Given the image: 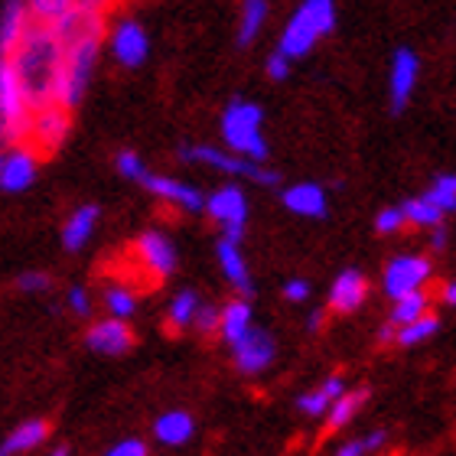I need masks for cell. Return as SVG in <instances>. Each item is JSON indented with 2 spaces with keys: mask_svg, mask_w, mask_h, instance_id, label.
Listing matches in <instances>:
<instances>
[{
  "mask_svg": "<svg viewBox=\"0 0 456 456\" xmlns=\"http://www.w3.org/2000/svg\"><path fill=\"white\" fill-rule=\"evenodd\" d=\"M365 401H369V388H346L339 398L333 401V408L326 411V434H339L342 428H349L355 414L365 408Z\"/></svg>",
  "mask_w": 456,
  "mask_h": 456,
  "instance_id": "4316f807",
  "label": "cell"
},
{
  "mask_svg": "<svg viewBox=\"0 0 456 456\" xmlns=\"http://www.w3.org/2000/svg\"><path fill=\"white\" fill-rule=\"evenodd\" d=\"M281 202L287 212H294L300 219H326L330 212V200L320 183H294L281 192Z\"/></svg>",
  "mask_w": 456,
  "mask_h": 456,
  "instance_id": "d6986e66",
  "label": "cell"
},
{
  "mask_svg": "<svg viewBox=\"0 0 456 456\" xmlns=\"http://www.w3.org/2000/svg\"><path fill=\"white\" fill-rule=\"evenodd\" d=\"M385 440H388V430H371V434H365V437L346 440V444L336 450V456H369V453H375V450L385 447Z\"/></svg>",
  "mask_w": 456,
  "mask_h": 456,
  "instance_id": "836d02e7",
  "label": "cell"
},
{
  "mask_svg": "<svg viewBox=\"0 0 456 456\" xmlns=\"http://www.w3.org/2000/svg\"><path fill=\"white\" fill-rule=\"evenodd\" d=\"M216 257H219V267L225 281L232 284V290H238V297H255V284H251V271H248V261L241 255V241H232V238H219L216 245Z\"/></svg>",
  "mask_w": 456,
  "mask_h": 456,
  "instance_id": "ffe728a7",
  "label": "cell"
},
{
  "mask_svg": "<svg viewBox=\"0 0 456 456\" xmlns=\"http://www.w3.org/2000/svg\"><path fill=\"white\" fill-rule=\"evenodd\" d=\"M49 437V424L43 418L23 420L20 428H13L7 437L0 440V456H23L33 453L39 444H46Z\"/></svg>",
  "mask_w": 456,
  "mask_h": 456,
  "instance_id": "603a6c76",
  "label": "cell"
},
{
  "mask_svg": "<svg viewBox=\"0 0 456 456\" xmlns=\"http://www.w3.org/2000/svg\"><path fill=\"white\" fill-rule=\"evenodd\" d=\"M391 316H388V323L395 326H404V323H414L418 316L430 314V297L424 294V290H414V294H404L398 297V300H391Z\"/></svg>",
  "mask_w": 456,
  "mask_h": 456,
  "instance_id": "f546056e",
  "label": "cell"
},
{
  "mask_svg": "<svg viewBox=\"0 0 456 456\" xmlns=\"http://www.w3.org/2000/svg\"><path fill=\"white\" fill-rule=\"evenodd\" d=\"M59 39H62V69H59V88L56 102L76 111L88 95V86L95 78L98 56H102V39H108V23L102 10L72 7L62 17L53 20Z\"/></svg>",
  "mask_w": 456,
  "mask_h": 456,
  "instance_id": "6da1fadb",
  "label": "cell"
},
{
  "mask_svg": "<svg viewBox=\"0 0 456 456\" xmlns=\"http://www.w3.org/2000/svg\"><path fill=\"white\" fill-rule=\"evenodd\" d=\"M434 206H440V209L447 212H456V173H440L437 180L430 183L428 192H424Z\"/></svg>",
  "mask_w": 456,
  "mask_h": 456,
  "instance_id": "d6a6232c",
  "label": "cell"
},
{
  "mask_svg": "<svg viewBox=\"0 0 456 456\" xmlns=\"http://www.w3.org/2000/svg\"><path fill=\"white\" fill-rule=\"evenodd\" d=\"M430 277H434V265L430 257L424 255H395L385 265V274H381V290L385 297L398 300L404 294H414V290H424Z\"/></svg>",
  "mask_w": 456,
  "mask_h": 456,
  "instance_id": "30bf717a",
  "label": "cell"
},
{
  "mask_svg": "<svg viewBox=\"0 0 456 456\" xmlns=\"http://www.w3.org/2000/svg\"><path fill=\"white\" fill-rule=\"evenodd\" d=\"M134 257L141 261V267L153 281L173 277V271L180 265V251L173 245V238L167 235V232H160V228H147V232L137 235V241H134Z\"/></svg>",
  "mask_w": 456,
  "mask_h": 456,
  "instance_id": "4fadbf2b",
  "label": "cell"
},
{
  "mask_svg": "<svg viewBox=\"0 0 456 456\" xmlns=\"http://www.w3.org/2000/svg\"><path fill=\"white\" fill-rule=\"evenodd\" d=\"M10 62L17 69L33 108L56 102L59 69H62V39H59L53 23L37 20L23 37V43L17 46V53L10 56Z\"/></svg>",
  "mask_w": 456,
  "mask_h": 456,
  "instance_id": "7a4b0ae2",
  "label": "cell"
},
{
  "mask_svg": "<svg viewBox=\"0 0 456 456\" xmlns=\"http://www.w3.org/2000/svg\"><path fill=\"white\" fill-rule=\"evenodd\" d=\"M404 225H408V216H404L401 206H388V209H381L375 216V232L379 235H398Z\"/></svg>",
  "mask_w": 456,
  "mask_h": 456,
  "instance_id": "d590c367",
  "label": "cell"
},
{
  "mask_svg": "<svg viewBox=\"0 0 456 456\" xmlns=\"http://www.w3.org/2000/svg\"><path fill=\"white\" fill-rule=\"evenodd\" d=\"M82 7H92V10H102V13H108L111 7H118L121 0H78Z\"/></svg>",
  "mask_w": 456,
  "mask_h": 456,
  "instance_id": "f6af8a7d",
  "label": "cell"
},
{
  "mask_svg": "<svg viewBox=\"0 0 456 456\" xmlns=\"http://www.w3.org/2000/svg\"><path fill=\"white\" fill-rule=\"evenodd\" d=\"M267 20H271V4H267V0H241V10H238L235 46L238 49L255 46L257 37L265 33Z\"/></svg>",
  "mask_w": 456,
  "mask_h": 456,
  "instance_id": "7402d4cb",
  "label": "cell"
},
{
  "mask_svg": "<svg viewBox=\"0 0 456 456\" xmlns=\"http://www.w3.org/2000/svg\"><path fill=\"white\" fill-rule=\"evenodd\" d=\"M447 241H450L447 228H444V225L430 228V248H434V251H444V248H447Z\"/></svg>",
  "mask_w": 456,
  "mask_h": 456,
  "instance_id": "ee69618b",
  "label": "cell"
},
{
  "mask_svg": "<svg viewBox=\"0 0 456 456\" xmlns=\"http://www.w3.org/2000/svg\"><path fill=\"white\" fill-rule=\"evenodd\" d=\"M320 326H323V314L316 310V314H310V320H306V330H310V333H316Z\"/></svg>",
  "mask_w": 456,
  "mask_h": 456,
  "instance_id": "bcb514c9",
  "label": "cell"
},
{
  "mask_svg": "<svg viewBox=\"0 0 456 456\" xmlns=\"http://www.w3.org/2000/svg\"><path fill=\"white\" fill-rule=\"evenodd\" d=\"M108 53L118 66L134 72L151 59V33L141 20L121 17L114 27H108Z\"/></svg>",
  "mask_w": 456,
  "mask_h": 456,
  "instance_id": "9c48e42d",
  "label": "cell"
},
{
  "mask_svg": "<svg viewBox=\"0 0 456 456\" xmlns=\"http://www.w3.org/2000/svg\"><path fill=\"white\" fill-rule=\"evenodd\" d=\"M206 216L222 228V238L241 241L248 228V196L241 186L225 183L206 196Z\"/></svg>",
  "mask_w": 456,
  "mask_h": 456,
  "instance_id": "ba28073f",
  "label": "cell"
},
{
  "mask_svg": "<svg viewBox=\"0 0 456 456\" xmlns=\"http://www.w3.org/2000/svg\"><path fill=\"white\" fill-rule=\"evenodd\" d=\"M369 300V277L362 274L359 267H346L339 271L330 287V310L333 314H355L362 304Z\"/></svg>",
  "mask_w": 456,
  "mask_h": 456,
  "instance_id": "ac0fdd59",
  "label": "cell"
},
{
  "mask_svg": "<svg viewBox=\"0 0 456 456\" xmlns=\"http://www.w3.org/2000/svg\"><path fill=\"white\" fill-rule=\"evenodd\" d=\"M437 333H440V316L424 314V316H418L414 323L398 326V336H395V346H398V349H414V346H420V342L434 339V336H437Z\"/></svg>",
  "mask_w": 456,
  "mask_h": 456,
  "instance_id": "83f0119b",
  "label": "cell"
},
{
  "mask_svg": "<svg viewBox=\"0 0 456 456\" xmlns=\"http://www.w3.org/2000/svg\"><path fill=\"white\" fill-rule=\"evenodd\" d=\"M333 29H336V0H300V7L290 13L284 33L277 39V53H284L290 62L304 59Z\"/></svg>",
  "mask_w": 456,
  "mask_h": 456,
  "instance_id": "277c9868",
  "label": "cell"
},
{
  "mask_svg": "<svg viewBox=\"0 0 456 456\" xmlns=\"http://www.w3.org/2000/svg\"><path fill=\"white\" fill-rule=\"evenodd\" d=\"M102 304H105L108 316H118V320H131V316L137 314V297H134V290L127 284L105 287Z\"/></svg>",
  "mask_w": 456,
  "mask_h": 456,
  "instance_id": "1f68e13d",
  "label": "cell"
},
{
  "mask_svg": "<svg viewBox=\"0 0 456 456\" xmlns=\"http://www.w3.org/2000/svg\"><path fill=\"white\" fill-rule=\"evenodd\" d=\"M401 209L408 216V225H418V228H437L447 219V212L440 209V206H434L428 196H414V200H408Z\"/></svg>",
  "mask_w": 456,
  "mask_h": 456,
  "instance_id": "4dcf8cb0",
  "label": "cell"
},
{
  "mask_svg": "<svg viewBox=\"0 0 456 456\" xmlns=\"http://www.w3.org/2000/svg\"><path fill=\"white\" fill-rule=\"evenodd\" d=\"M72 4H78V0H27V7L33 10V17L46 20V23H53L56 17H62Z\"/></svg>",
  "mask_w": 456,
  "mask_h": 456,
  "instance_id": "8d00e7d4",
  "label": "cell"
},
{
  "mask_svg": "<svg viewBox=\"0 0 456 456\" xmlns=\"http://www.w3.org/2000/svg\"><path fill=\"white\" fill-rule=\"evenodd\" d=\"M98 219H102V209H98L95 202H86V206H76V209L69 212L66 225H62V248L66 251H82V248L92 241L98 228Z\"/></svg>",
  "mask_w": 456,
  "mask_h": 456,
  "instance_id": "44dd1931",
  "label": "cell"
},
{
  "mask_svg": "<svg viewBox=\"0 0 456 456\" xmlns=\"http://www.w3.org/2000/svg\"><path fill=\"white\" fill-rule=\"evenodd\" d=\"M200 306H202V297L196 290H180L170 300V306H167V323H170V330H190L196 314H200Z\"/></svg>",
  "mask_w": 456,
  "mask_h": 456,
  "instance_id": "f1b7e54d",
  "label": "cell"
},
{
  "mask_svg": "<svg viewBox=\"0 0 456 456\" xmlns=\"http://www.w3.org/2000/svg\"><path fill=\"white\" fill-rule=\"evenodd\" d=\"M255 326V314H251V300L248 297H235L222 306V323H219V336L225 339V346L232 349L238 339H245L248 330Z\"/></svg>",
  "mask_w": 456,
  "mask_h": 456,
  "instance_id": "cb8c5ba5",
  "label": "cell"
},
{
  "mask_svg": "<svg viewBox=\"0 0 456 456\" xmlns=\"http://www.w3.org/2000/svg\"><path fill=\"white\" fill-rule=\"evenodd\" d=\"M290 66H294V62H290L284 53H277V49L265 59V72H267V78H274V82H284V78L290 76Z\"/></svg>",
  "mask_w": 456,
  "mask_h": 456,
  "instance_id": "60d3db41",
  "label": "cell"
},
{
  "mask_svg": "<svg viewBox=\"0 0 456 456\" xmlns=\"http://www.w3.org/2000/svg\"><path fill=\"white\" fill-rule=\"evenodd\" d=\"M66 304L76 316H92V294H88L86 287H69Z\"/></svg>",
  "mask_w": 456,
  "mask_h": 456,
  "instance_id": "ab89813d",
  "label": "cell"
},
{
  "mask_svg": "<svg viewBox=\"0 0 456 456\" xmlns=\"http://www.w3.org/2000/svg\"><path fill=\"white\" fill-rule=\"evenodd\" d=\"M310 294H314V287H310V281H304V277H290L284 284V300H290V304H306Z\"/></svg>",
  "mask_w": 456,
  "mask_h": 456,
  "instance_id": "b9f144b4",
  "label": "cell"
},
{
  "mask_svg": "<svg viewBox=\"0 0 456 456\" xmlns=\"http://www.w3.org/2000/svg\"><path fill=\"white\" fill-rule=\"evenodd\" d=\"M39 157L27 141L0 147V192H27L39 176Z\"/></svg>",
  "mask_w": 456,
  "mask_h": 456,
  "instance_id": "8fae6325",
  "label": "cell"
},
{
  "mask_svg": "<svg viewBox=\"0 0 456 456\" xmlns=\"http://www.w3.org/2000/svg\"><path fill=\"white\" fill-rule=\"evenodd\" d=\"M444 300H447V306H456V281L444 287Z\"/></svg>",
  "mask_w": 456,
  "mask_h": 456,
  "instance_id": "7dc6e473",
  "label": "cell"
},
{
  "mask_svg": "<svg viewBox=\"0 0 456 456\" xmlns=\"http://www.w3.org/2000/svg\"><path fill=\"white\" fill-rule=\"evenodd\" d=\"M232 355H235V369L241 371V375H261V371H267L274 365L277 346L267 330L251 326L245 339H238L235 346H232Z\"/></svg>",
  "mask_w": 456,
  "mask_h": 456,
  "instance_id": "9a60e30c",
  "label": "cell"
},
{
  "mask_svg": "<svg viewBox=\"0 0 456 456\" xmlns=\"http://www.w3.org/2000/svg\"><path fill=\"white\" fill-rule=\"evenodd\" d=\"M192 434H196V420L186 411H167L153 420V437L160 440L163 447H183L192 440Z\"/></svg>",
  "mask_w": 456,
  "mask_h": 456,
  "instance_id": "d4e9b609",
  "label": "cell"
},
{
  "mask_svg": "<svg viewBox=\"0 0 456 456\" xmlns=\"http://www.w3.org/2000/svg\"><path fill=\"white\" fill-rule=\"evenodd\" d=\"M219 137L228 151L241 153L248 160L267 163V157H271V147H267L265 137V108L251 98H232L222 108Z\"/></svg>",
  "mask_w": 456,
  "mask_h": 456,
  "instance_id": "3957f363",
  "label": "cell"
},
{
  "mask_svg": "<svg viewBox=\"0 0 456 456\" xmlns=\"http://www.w3.org/2000/svg\"><path fill=\"white\" fill-rule=\"evenodd\" d=\"M137 186L151 192L153 200H160V202H167V206H173V209L190 212V216H200V212H206V192H202L200 186H192V183L176 180V176H163V173L147 170L141 180H137Z\"/></svg>",
  "mask_w": 456,
  "mask_h": 456,
  "instance_id": "7c38bea8",
  "label": "cell"
},
{
  "mask_svg": "<svg viewBox=\"0 0 456 456\" xmlns=\"http://www.w3.org/2000/svg\"><path fill=\"white\" fill-rule=\"evenodd\" d=\"M105 456H151V450H147V444H143V440L127 437V440H121V444H114Z\"/></svg>",
  "mask_w": 456,
  "mask_h": 456,
  "instance_id": "7bdbcfd3",
  "label": "cell"
},
{
  "mask_svg": "<svg viewBox=\"0 0 456 456\" xmlns=\"http://www.w3.org/2000/svg\"><path fill=\"white\" fill-rule=\"evenodd\" d=\"M183 163H202L216 173H225L232 180H248L257 186H281V173L271 170L267 163L248 160L241 153L228 151V147H216V143H180L176 151Z\"/></svg>",
  "mask_w": 456,
  "mask_h": 456,
  "instance_id": "5b68a950",
  "label": "cell"
},
{
  "mask_svg": "<svg viewBox=\"0 0 456 456\" xmlns=\"http://www.w3.org/2000/svg\"><path fill=\"white\" fill-rule=\"evenodd\" d=\"M33 23H37V17L27 7V0H4V7H0V56H13Z\"/></svg>",
  "mask_w": 456,
  "mask_h": 456,
  "instance_id": "2e32d148",
  "label": "cell"
},
{
  "mask_svg": "<svg viewBox=\"0 0 456 456\" xmlns=\"http://www.w3.org/2000/svg\"><path fill=\"white\" fill-rule=\"evenodd\" d=\"M29 114H33V102L20 82L17 69L10 59L0 56V147L27 141Z\"/></svg>",
  "mask_w": 456,
  "mask_h": 456,
  "instance_id": "8992f818",
  "label": "cell"
},
{
  "mask_svg": "<svg viewBox=\"0 0 456 456\" xmlns=\"http://www.w3.org/2000/svg\"><path fill=\"white\" fill-rule=\"evenodd\" d=\"M418 76H420L418 53L408 49V46L395 49V56H391V69H388V102H391V111L395 114H401L411 105L414 88H418Z\"/></svg>",
  "mask_w": 456,
  "mask_h": 456,
  "instance_id": "5bb4252c",
  "label": "cell"
},
{
  "mask_svg": "<svg viewBox=\"0 0 456 456\" xmlns=\"http://www.w3.org/2000/svg\"><path fill=\"white\" fill-rule=\"evenodd\" d=\"M69 131H72V111L59 102H49V105L33 108V114H29L27 143L39 157H49L66 143Z\"/></svg>",
  "mask_w": 456,
  "mask_h": 456,
  "instance_id": "52a82bcc",
  "label": "cell"
},
{
  "mask_svg": "<svg viewBox=\"0 0 456 456\" xmlns=\"http://www.w3.org/2000/svg\"><path fill=\"white\" fill-rule=\"evenodd\" d=\"M17 287L23 294H46L49 287H53V277L46 271H23L17 277Z\"/></svg>",
  "mask_w": 456,
  "mask_h": 456,
  "instance_id": "f35d334b",
  "label": "cell"
},
{
  "mask_svg": "<svg viewBox=\"0 0 456 456\" xmlns=\"http://www.w3.org/2000/svg\"><path fill=\"white\" fill-rule=\"evenodd\" d=\"M49 456H69V450H66V447H59V450H53Z\"/></svg>",
  "mask_w": 456,
  "mask_h": 456,
  "instance_id": "c3c4849f",
  "label": "cell"
},
{
  "mask_svg": "<svg viewBox=\"0 0 456 456\" xmlns=\"http://www.w3.org/2000/svg\"><path fill=\"white\" fill-rule=\"evenodd\" d=\"M114 167H118V173H121L124 180H131V183H137L143 173L151 170V167L143 163L141 153H134V151H121V153H118V157H114Z\"/></svg>",
  "mask_w": 456,
  "mask_h": 456,
  "instance_id": "e575fe53",
  "label": "cell"
},
{
  "mask_svg": "<svg viewBox=\"0 0 456 456\" xmlns=\"http://www.w3.org/2000/svg\"><path fill=\"white\" fill-rule=\"evenodd\" d=\"M342 391H346L342 375H330L323 385H316L314 391H306V395L297 398V411L306 414V418H326V411L333 408V401L339 398Z\"/></svg>",
  "mask_w": 456,
  "mask_h": 456,
  "instance_id": "484cf974",
  "label": "cell"
},
{
  "mask_svg": "<svg viewBox=\"0 0 456 456\" xmlns=\"http://www.w3.org/2000/svg\"><path fill=\"white\" fill-rule=\"evenodd\" d=\"M219 323H222V306L202 304L196 320H192V330L200 336H212V333H219Z\"/></svg>",
  "mask_w": 456,
  "mask_h": 456,
  "instance_id": "74e56055",
  "label": "cell"
},
{
  "mask_svg": "<svg viewBox=\"0 0 456 456\" xmlns=\"http://www.w3.org/2000/svg\"><path fill=\"white\" fill-rule=\"evenodd\" d=\"M86 346L92 352H98V355H124L134 346V333L127 320L108 316V320H98V323L88 326Z\"/></svg>",
  "mask_w": 456,
  "mask_h": 456,
  "instance_id": "e0dca14e",
  "label": "cell"
}]
</instances>
